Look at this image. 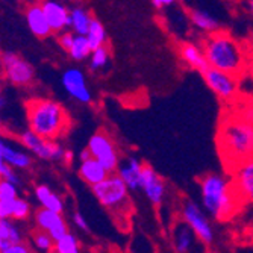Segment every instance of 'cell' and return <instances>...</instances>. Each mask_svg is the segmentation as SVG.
I'll return each instance as SVG.
<instances>
[{
  "instance_id": "74e56055",
  "label": "cell",
  "mask_w": 253,
  "mask_h": 253,
  "mask_svg": "<svg viewBox=\"0 0 253 253\" xmlns=\"http://www.w3.org/2000/svg\"><path fill=\"white\" fill-rule=\"evenodd\" d=\"M152 5L156 8V9H163V8H167V6H171L176 0H150Z\"/></svg>"
},
{
  "instance_id": "d590c367",
  "label": "cell",
  "mask_w": 253,
  "mask_h": 253,
  "mask_svg": "<svg viewBox=\"0 0 253 253\" xmlns=\"http://www.w3.org/2000/svg\"><path fill=\"white\" fill-rule=\"evenodd\" d=\"M73 37H75V34L73 32H64L62 35H59V38H58V42H59V45L62 47V50H68L70 49V45H72V41H73Z\"/></svg>"
},
{
  "instance_id": "2e32d148",
  "label": "cell",
  "mask_w": 253,
  "mask_h": 253,
  "mask_svg": "<svg viewBox=\"0 0 253 253\" xmlns=\"http://www.w3.org/2000/svg\"><path fill=\"white\" fill-rule=\"evenodd\" d=\"M44 14L49 20V25L53 32H62L68 28L70 20V9H68L59 0H44L41 3Z\"/></svg>"
},
{
  "instance_id": "9c48e42d",
  "label": "cell",
  "mask_w": 253,
  "mask_h": 253,
  "mask_svg": "<svg viewBox=\"0 0 253 253\" xmlns=\"http://www.w3.org/2000/svg\"><path fill=\"white\" fill-rule=\"evenodd\" d=\"M6 79L17 86H26L32 84L35 78V70L29 61L21 58L14 52H5L0 56Z\"/></svg>"
},
{
  "instance_id": "e0dca14e",
  "label": "cell",
  "mask_w": 253,
  "mask_h": 253,
  "mask_svg": "<svg viewBox=\"0 0 253 253\" xmlns=\"http://www.w3.org/2000/svg\"><path fill=\"white\" fill-rule=\"evenodd\" d=\"M143 167H144V164L135 156H129L127 159L123 161V163H120V166L117 169V174L122 177V180L126 183V187L130 191L140 190Z\"/></svg>"
},
{
  "instance_id": "9a60e30c",
  "label": "cell",
  "mask_w": 253,
  "mask_h": 253,
  "mask_svg": "<svg viewBox=\"0 0 253 253\" xmlns=\"http://www.w3.org/2000/svg\"><path fill=\"white\" fill-rule=\"evenodd\" d=\"M35 223H37L38 229L47 232L55 241L68 232V226L62 217V212L40 208L35 212Z\"/></svg>"
},
{
  "instance_id": "e575fe53",
  "label": "cell",
  "mask_w": 253,
  "mask_h": 253,
  "mask_svg": "<svg viewBox=\"0 0 253 253\" xmlns=\"http://www.w3.org/2000/svg\"><path fill=\"white\" fill-rule=\"evenodd\" d=\"M0 253H32V252H31V247L28 244H25L21 241V243H17V244L11 246L8 249L0 250Z\"/></svg>"
},
{
  "instance_id": "8d00e7d4",
  "label": "cell",
  "mask_w": 253,
  "mask_h": 253,
  "mask_svg": "<svg viewBox=\"0 0 253 253\" xmlns=\"http://www.w3.org/2000/svg\"><path fill=\"white\" fill-rule=\"evenodd\" d=\"M73 223L81 229V231H88V223H86V218H85L81 212H75V214H73Z\"/></svg>"
},
{
  "instance_id": "d6a6232c",
  "label": "cell",
  "mask_w": 253,
  "mask_h": 253,
  "mask_svg": "<svg viewBox=\"0 0 253 253\" xmlns=\"http://www.w3.org/2000/svg\"><path fill=\"white\" fill-rule=\"evenodd\" d=\"M2 179H6V180L15 183V185H18V183H20V176H18V173L15 171V169H12V167L8 166L6 163H5L3 167H2Z\"/></svg>"
},
{
  "instance_id": "d6986e66",
  "label": "cell",
  "mask_w": 253,
  "mask_h": 253,
  "mask_svg": "<svg viewBox=\"0 0 253 253\" xmlns=\"http://www.w3.org/2000/svg\"><path fill=\"white\" fill-rule=\"evenodd\" d=\"M179 56L183 61V64H187L190 68H194V70L200 73L208 67L202 45H197L194 42H182L179 47Z\"/></svg>"
},
{
  "instance_id": "d4e9b609",
  "label": "cell",
  "mask_w": 253,
  "mask_h": 253,
  "mask_svg": "<svg viewBox=\"0 0 253 253\" xmlns=\"http://www.w3.org/2000/svg\"><path fill=\"white\" fill-rule=\"evenodd\" d=\"M93 17H91L89 11L84 6H75L70 9V20H68V28L72 29L73 34L78 35H86Z\"/></svg>"
},
{
  "instance_id": "52a82bcc",
  "label": "cell",
  "mask_w": 253,
  "mask_h": 253,
  "mask_svg": "<svg viewBox=\"0 0 253 253\" xmlns=\"http://www.w3.org/2000/svg\"><path fill=\"white\" fill-rule=\"evenodd\" d=\"M86 149L89 150L91 156L96 158L99 163L109 171L116 173L120 166V153L117 150L116 143L112 141V138L103 132H97L91 135L88 140Z\"/></svg>"
},
{
  "instance_id": "cb8c5ba5",
  "label": "cell",
  "mask_w": 253,
  "mask_h": 253,
  "mask_svg": "<svg viewBox=\"0 0 253 253\" xmlns=\"http://www.w3.org/2000/svg\"><path fill=\"white\" fill-rule=\"evenodd\" d=\"M23 241V234L12 218H0V250Z\"/></svg>"
},
{
  "instance_id": "484cf974",
  "label": "cell",
  "mask_w": 253,
  "mask_h": 253,
  "mask_svg": "<svg viewBox=\"0 0 253 253\" xmlns=\"http://www.w3.org/2000/svg\"><path fill=\"white\" fill-rule=\"evenodd\" d=\"M91 52H93V49H91V45H89L86 37L75 34L70 49L67 50V53L70 55V58L73 61H84V59H86L89 56Z\"/></svg>"
},
{
  "instance_id": "44dd1931",
  "label": "cell",
  "mask_w": 253,
  "mask_h": 253,
  "mask_svg": "<svg viewBox=\"0 0 253 253\" xmlns=\"http://www.w3.org/2000/svg\"><path fill=\"white\" fill-rule=\"evenodd\" d=\"M3 161L15 170H26L32 166V156L26 150H20L5 141L2 147Z\"/></svg>"
},
{
  "instance_id": "1f68e13d",
  "label": "cell",
  "mask_w": 253,
  "mask_h": 253,
  "mask_svg": "<svg viewBox=\"0 0 253 253\" xmlns=\"http://www.w3.org/2000/svg\"><path fill=\"white\" fill-rule=\"evenodd\" d=\"M18 185L6 180L0 179V200H15L18 197Z\"/></svg>"
},
{
  "instance_id": "277c9868",
  "label": "cell",
  "mask_w": 253,
  "mask_h": 253,
  "mask_svg": "<svg viewBox=\"0 0 253 253\" xmlns=\"http://www.w3.org/2000/svg\"><path fill=\"white\" fill-rule=\"evenodd\" d=\"M29 129L45 140L55 141L70 126L65 108L53 99H34L28 103Z\"/></svg>"
},
{
  "instance_id": "f35d334b",
  "label": "cell",
  "mask_w": 253,
  "mask_h": 253,
  "mask_svg": "<svg viewBox=\"0 0 253 253\" xmlns=\"http://www.w3.org/2000/svg\"><path fill=\"white\" fill-rule=\"evenodd\" d=\"M73 158H75L73 152H72V150H68V149H65V153H64V159H62V163H65V164H70L72 161H73Z\"/></svg>"
},
{
  "instance_id": "4dcf8cb0",
  "label": "cell",
  "mask_w": 253,
  "mask_h": 253,
  "mask_svg": "<svg viewBox=\"0 0 253 253\" xmlns=\"http://www.w3.org/2000/svg\"><path fill=\"white\" fill-rule=\"evenodd\" d=\"M31 215V205L28 200L17 197L14 200V206H12V220L15 221H21L26 220Z\"/></svg>"
},
{
  "instance_id": "8992f818",
  "label": "cell",
  "mask_w": 253,
  "mask_h": 253,
  "mask_svg": "<svg viewBox=\"0 0 253 253\" xmlns=\"http://www.w3.org/2000/svg\"><path fill=\"white\" fill-rule=\"evenodd\" d=\"M182 220L185 221L197 235V238L205 244L211 246L215 240L212 224L206 211L194 200H185L182 205Z\"/></svg>"
},
{
  "instance_id": "30bf717a",
  "label": "cell",
  "mask_w": 253,
  "mask_h": 253,
  "mask_svg": "<svg viewBox=\"0 0 253 253\" xmlns=\"http://www.w3.org/2000/svg\"><path fill=\"white\" fill-rule=\"evenodd\" d=\"M206 85L210 86V89L215 96H218L221 100H232L237 93H238V82L235 75H231L227 72L218 70L214 67H206L205 70L200 73Z\"/></svg>"
},
{
  "instance_id": "4316f807",
  "label": "cell",
  "mask_w": 253,
  "mask_h": 253,
  "mask_svg": "<svg viewBox=\"0 0 253 253\" xmlns=\"http://www.w3.org/2000/svg\"><path fill=\"white\" fill-rule=\"evenodd\" d=\"M86 40L91 45V49H97V47H102V45L106 44V40H108V35H106V31H105V26L102 23L97 20V18H93L89 25V29L86 32Z\"/></svg>"
},
{
  "instance_id": "b9f144b4",
  "label": "cell",
  "mask_w": 253,
  "mask_h": 253,
  "mask_svg": "<svg viewBox=\"0 0 253 253\" xmlns=\"http://www.w3.org/2000/svg\"><path fill=\"white\" fill-rule=\"evenodd\" d=\"M249 9H250V12L253 15V0H249Z\"/></svg>"
},
{
  "instance_id": "ab89813d",
  "label": "cell",
  "mask_w": 253,
  "mask_h": 253,
  "mask_svg": "<svg viewBox=\"0 0 253 253\" xmlns=\"http://www.w3.org/2000/svg\"><path fill=\"white\" fill-rule=\"evenodd\" d=\"M89 156H91V153H89V150L85 147V150H82V152H81V161H84V159H88Z\"/></svg>"
},
{
  "instance_id": "7c38bea8",
  "label": "cell",
  "mask_w": 253,
  "mask_h": 253,
  "mask_svg": "<svg viewBox=\"0 0 253 253\" xmlns=\"http://www.w3.org/2000/svg\"><path fill=\"white\" fill-rule=\"evenodd\" d=\"M174 253H205V244L197 238L193 229L185 221H177L171 234Z\"/></svg>"
},
{
  "instance_id": "836d02e7",
  "label": "cell",
  "mask_w": 253,
  "mask_h": 253,
  "mask_svg": "<svg viewBox=\"0 0 253 253\" xmlns=\"http://www.w3.org/2000/svg\"><path fill=\"white\" fill-rule=\"evenodd\" d=\"M14 200H0V218H12Z\"/></svg>"
},
{
  "instance_id": "7402d4cb",
  "label": "cell",
  "mask_w": 253,
  "mask_h": 253,
  "mask_svg": "<svg viewBox=\"0 0 253 253\" xmlns=\"http://www.w3.org/2000/svg\"><path fill=\"white\" fill-rule=\"evenodd\" d=\"M35 199L41 208L56 211V212L64 211V200L61 199V196L56 194L50 187L44 185V183L35 187Z\"/></svg>"
},
{
  "instance_id": "603a6c76",
  "label": "cell",
  "mask_w": 253,
  "mask_h": 253,
  "mask_svg": "<svg viewBox=\"0 0 253 253\" xmlns=\"http://www.w3.org/2000/svg\"><path fill=\"white\" fill-rule=\"evenodd\" d=\"M190 21L191 25L200 31V32H205V34H212V32H217L220 31V23L217 18H214L208 11L205 9H190Z\"/></svg>"
},
{
  "instance_id": "60d3db41",
  "label": "cell",
  "mask_w": 253,
  "mask_h": 253,
  "mask_svg": "<svg viewBox=\"0 0 253 253\" xmlns=\"http://www.w3.org/2000/svg\"><path fill=\"white\" fill-rule=\"evenodd\" d=\"M5 106H6V99H5L2 94H0V111H2Z\"/></svg>"
},
{
  "instance_id": "5bb4252c",
  "label": "cell",
  "mask_w": 253,
  "mask_h": 253,
  "mask_svg": "<svg viewBox=\"0 0 253 253\" xmlns=\"http://www.w3.org/2000/svg\"><path fill=\"white\" fill-rule=\"evenodd\" d=\"M140 190L144 193L147 200L155 206H159L164 202L166 191H167L164 180L161 179V176L155 171L153 167H150L147 164H144V167H143Z\"/></svg>"
},
{
  "instance_id": "ac0fdd59",
  "label": "cell",
  "mask_w": 253,
  "mask_h": 253,
  "mask_svg": "<svg viewBox=\"0 0 253 253\" xmlns=\"http://www.w3.org/2000/svg\"><path fill=\"white\" fill-rule=\"evenodd\" d=\"M26 23L29 31L38 37V38H47L53 31L49 25V20L44 14V9L40 3H32L28 9H26Z\"/></svg>"
},
{
  "instance_id": "ffe728a7",
  "label": "cell",
  "mask_w": 253,
  "mask_h": 253,
  "mask_svg": "<svg viewBox=\"0 0 253 253\" xmlns=\"http://www.w3.org/2000/svg\"><path fill=\"white\" fill-rule=\"evenodd\" d=\"M109 171L99 163V161L93 156L88 159L81 161L79 164V176L88 183V185L94 187L96 183L102 182L105 177H108Z\"/></svg>"
},
{
  "instance_id": "7a4b0ae2",
  "label": "cell",
  "mask_w": 253,
  "mask_h": 253,
  "mask_svg": "<svg viewBox=\"0 0 253 253\" xmlns=\"http://www.w3.org/2000/svg\"><path fill=\"white\" fill-rule=\"evenodd\" d=\"M199 187L202 208H205L210 217L223 221L232 215L240 197L234 188L232 180H227L218 173H208L200 179Z\"/></svg>"
},
{
  "instance_id": "8fae6325",
  "label": "cell",
  "mask_w": 253,
  "mask_h": 253,
  "mask_svg": "<svg viewBox=\"0 0 253 253\" xmlns=\"http://www.w3.org/2000/svg\"><path fill=\"white\" fill-rule=\"evenodd\" d=\"M62 88L65 89V93L75 99L79 103H91L93 102V94L86 82V76L84 72L78 67H70L62 73L61 76Z\"/></svg>"
},
{
  "instance_id": "6da1fadb",
  "label": "cell",
  "mask_w": 253,
  "mask_h": 253,
  "mask_svg": "<svg viewBox=\"0 0 253 253\" xmlns=\"http://www.w3.org/2000/svg\"><path fill=\"white\" fill-rule=\"evenodd\" d=\"M217 144L229 169L253 156V119L246 116H227L223 119Z\"/></svg>"
},
{
  "instance_id": "f546056e",
  "label": "cell",
  "mask_w": 253,
  "mask_h": 253,
  "mask_svg": "<svg viewBox=\"0 0 253 253\" xmlns=\"http://www.w3.org/2000/svg\"><path fill=\"white\" fill-rule=\"evenodd\" d=\"M32 244H34V247L37 250L47 253V252H50L53 249L55 240L47 232H44V231H41V229H38L37 232L32 234Z\"/></svg>"
},
{
  "instance_id": "ba28073f",
  "label": "cell",
  "mask_w": 253,
  "mask_h": 253,
  "mask_svg": "<svg viewBox=\"0 0 253 253\" xmlns=\"http://www.w3.org/2000/svg\"><path fill=\"white\" fill-rule=\"evenodd\" d=\"M20 143L29 153L35 155L40 159L45 161H62L65 147H62L56 141L45 140V138L37 135L31 129L20 133Z\"/></svg>"
},
{
  "instance_id": "f1b7e54d",
  "label": "cell",
  "mask_w": 253,
  "mask_h": 253,
  "mask_svg": "<svg viewBox=\"0 0 253 253\" xmlns=\"http://www.w3.org/2000/svg\"><path fill=\"white\" fill-rule=\"evenodd\" d=\"M89 70L91 72H99L102 68H105L109 62V50L106 45H102V47L94 49L93 52L89 53Z\"/></svg>"
},
{
  "instance_id": "5b68a950",
  "label": "cell",
  "mask_w": 253,
  "mask_h": 253,
  "mask_svg": "<svg viewBox=\"0 0 253 253\" xmlns=\"http://www.w3.org/2000/svg\"><path fill=\"white\" fill-rule=\"evenodd\" d=\"M129 191L130 190L117 173H109L108 177L93 187V193L99 203L114 214H123L129 210Z\"/></svg>"
},
{
  "instance_id": "7bdbcfd3",
  "label": "cell",
  "mask_w": 253,
  "mask_h": 253,
  "mask_svg": "<svg viewBox=\"0 0 253 253\" xmlns=\"http://www.w3.org/2000/svg\"><path fill=\"white\" fill-rule=\"evenodd\" d=\"M205 253H217V252H205Z\"/></svg>"
},
{
  "instance_id": "83f0119b",
  "label": "cell",
  "mask_w": 253,
  "mask_h": 253,
  "mask_svg": "<svg viewBox=\"0 0 253 253\" xmlns=\"http://www.w3.org/2000/svg\"><path fill=\"white\" fill-rule=\"evenodd\" d=\"M55 253H81V244L72 232H67L55 241Z\"/></svg>"
},
{
  "instance_id": "3957f363",
  "label": "cell",
  "mask_w": 253,
  "mask_h": 253,
  "mask_svg": "<svg viewBox=\"0 0 253 253\" xmlns=\"http://www.w3.org/2000/svg\"><path fill=\"white\" fill-rule=\"evenodd\" d=\"M202 50L205 53L206 62L210 67L227 72L231 75H238L246 65V58L241 44L224 31H217L208 34L202 42Z\"/></svg>"
},
{
  "instance_id": "4fadbf2b",
  "label": "cell",
  "mask_w": 253,
  "mask_h": 253,
  "mask_svg": "<svg viewBox=\"0 0 253 253\" xmlns=\"http://www.w3.org/2000/svg\"><path fill=\"white\" fill-rule=\"evenodd\" d=\"M232 183L237 194L241 199L253 202V156L241 161L240 164L231 169Z\"/></svg>"
}]
</instances>
